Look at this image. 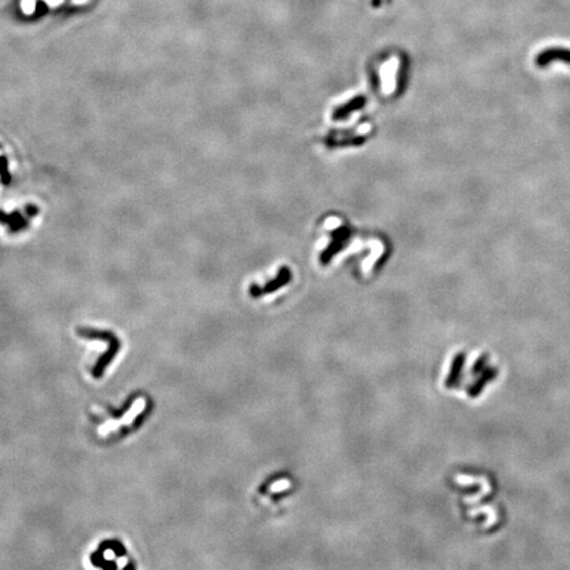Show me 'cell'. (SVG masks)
I'll return each instance as SVG.
<instances>
[{
	"label": "cell",
	"mask_w": 570,
	"mask_h": 570,
	"mask_svg": "<svg viewBox=\"0 0 570 570\" xmlns=\"http://www.w3.org/2000/svg\"><path fill=\"white\" fill-rule=\"evenodd\" d=\"M289 280H290V272L285 268V270L280 271V274H279V276H277L275 280L270 281V283H268L264 288H261V289L257 287L251 288V294H252V297H259L263 293H271V292H274V290L279 289L280 287L285 285Z\"/></svg>",
	"instance_id": "cell-1"
},
{
	"label": "cell",
	"mask_w": 570,
	"mask_h": 570,
	"mask_svg": "<svg viewBox=\"0 0 570 570\" xmlns=\"http://www.w3.org/2000/svg\"><path fill=\"white\" fill-rule=\"evenodd\" d=\"M553 61H564L570 65V50L567 49H548L543 52L536 58V63L539 66H547Z\"/></svg>",
	"instance_id": "cell-2"
},
{
	"label": "cell",
	"mask_w": 570,
	"mask_h": 570,
	"mask_svg": "<svg viewBox=\"0 0 570 570\" xmlns=\"http://www.w3.org/2000/svg\"><path fill=\"white\" fill-rule=\"evenodd\" d=\"M465 362H466V355L463 353H459L454 356V359H453V363H452V368H450V373H449L445 382V386L448 387V388H453V387L458 386L459 378H461L462 368H463V366H465Z\"/></svg>",
	"instance_id": "cell-3"
},
{
	"label": "cell",
	"mask_w": 570,
	"mask_h": 570,
	"mask_svg": "<svg viewBox=\"0 0 570 570\" xmlns=\"http://www.w3.org/2000/svg\"><path fill=\"white\" fill-rule=\"evenodd\" d=\"M496 375H498V371H496L495 368H491V367H490V368L483 370V371H482V375L478 378V380H475L474 384H473L472 387H468V391H467L468 396H470V397H477V396L483 391L486 384H487L491 379H494Z\"/></svg>",
	"instance_id": "cell-4"
},
{
	"label": "cell",
	"mask_w": 570,
	"mask_h": 570,
	"mask_svg": "<svg viewBox=\"0 0 570 570\" xmlns=\"http://www.w3.org/2000/svg\"><path fill=\"white\" fill-rule=\"evenodd\" d=\"M486 366H487V356H481V358L474 363V366H473L472 368V374L473 375L481 374L482 371L486 368Z\"/></svg>",
	"instance_id": "cell-5"
}]
</instances>
